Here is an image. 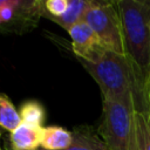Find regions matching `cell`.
<instances>
[{
	"label": "cell",
	"instance_id": "1",
	"mask_svg": "<svg viewBox=\"0 0 150 150\" xmlns=\"http://www.w3.org/2000/svg\"><path fill=\"white\" fill-rule=\"evenodd\" d=\"M81 63L98 84L102 98L120 101L134 112L150 114L146 79L128 55L105 49L97 60Z\"/></svg>",
	"mask_w": 150,
	"mask_h": 150
},
{
	"label": "cell",
	"instance_id": "2",
	"mask_svg": "<svg viewBox=\"0 0 150 150\" xmlns=\"http://www.w3.org/2000/svg\"><path fill=\"white\" fill-rule=\"evenodd\" d=\"M127 55L144 77L150 75V0H117Z\"/></svg>",
	"mask_w": 150,
	"mask_h": 150
},
{
	"label": "cell",
	"instance_id": "3",
	"mask_svg": "<svg viewBox=\"0 0 150 150\" xmlns=\"http://www.w3.org/2000/svg\"><path fill=\"white\" fill-rule=\"evenodd\" d=\"M97 131L109 150H132L134 111L120 101L102 98V117Z\"/></svg>",
	"mask_w": 150,
	"mask_h": 150
},
{
	"label": "cell",
	"instance_id": "4",
	"mask_svg": "<svg viewBox=\"0 0 150 150\" xmlns=\"http://www.w3.org/2000/svg\"><path fill=\"white\" fill-rule=\"evenodd\" d=\"M83 21L93 28L102 45L108 50L127 55L116 1L93 0V5L87 11Z\"/></svg>",
	"mask_w": 150,
	"mask_h": 150
},
{
	"label": "cell",
	"instance_id": "5",
	"mask_svg": "<svg viewBox=\"0 0 150 150\" xmlns=\"http://www.w3.org/2000/svg\"><path fill=\"white\" fill-rule=\"evenodd\" d=\"M40 0H0V33H23L42 16Z\"/></svg>",
	"mask_w": 150,
	"mask_h": 150
},
{
	"label": "cell",
	"instance_id": "6",
	"mask_svg": "<svg viewBox=\"0 0 150 150\" xmlns=\"http://www.w3.org/2000/svg\"><path fill=\"white\" fill-rule=\"evenodd\" d=\"M68 33L71 38L73 50L80 62H93L97 60L107 49L93 28L84 21L74 25Z\"/></svg>",
	"mask_w": 150,
	"mask_h": 150
},
{
	"label": "cell",
	"instance_id": "7",
	"mask_svg": "<svg viewBox=\"0 0 150 150\" xmlns=\"http://www.w3.org/2000/svg\"><path fill=\"white\" fill-rule=\"evenodd\" d=\"M71 135L73 142L66 150H109L97 129L91 125H79Z\"/></svg>",
	"mask_w": 150,
	"mask_h": 150
},
{
	"label": "cell",
	"instance_id": "8",
	"mask_svg": "<svg viewBox=\"0 0 150 150\" xmlns=\"http://www.w3.org/2000/svg\"><path fill=\"white\" fill-rule=\"evenodd\" d=\"M42 128H36L21 123L11 132V144L13 150H36L41 146Z\"/></svg>",
	"mask_w": 150,
	"mask_h": 150
},
{
	"label": "cell",
	"instance_id": "9",
	"mask_svg": "<svg viewBox=\"0 0 150 150\" xmlns=\"http://www.w3.org/2000/svg\"><path fill=\"white\" fill-rule=\"evenodd\" d=\"M73 142V135L59 125L42 128L41 146L45 150H66Z\"/></svg>",
	"mask_w": 150,
	"mask_h": 150
},
{
	"label": "cell",
	"instance_id": "10",
	"mask_svg": "<svg viewBox=\"0 0 150 150\" xmlns=\"http://www.w3.org/2000/svg\"><path fill=\"white\" fill-rule=\"evenodd\" d=\"M91 5L93 0H69V6L66 13L59 18H53L50 20H53L60 27L68 32L74 25L83 21L86 13Z\"/></svg>",
	"mask_w": 150,
	"mask_h": 150
},
{
	"label": "cell",
	"instance_id": "11",
	"mask_svg": "<svg viewBox=\"0 0 150 150\" xmlns=\"http://www.w3.org/2000/svg\"><path fill=\"white\" fill-rule=\"evenodd\" d=\"M132 150H150V114L134 112Z\"/></svg>",
	"mask_w": 150,
	"mask_h": 150
},
{
	"label": "cell",
	"instance_id": "12",
	"mask_svg": "<svg viewBox=\"0 0 150 150\" xmlns=\"http://www.w3.org/2000/svg\"><path fill=\"white\" fill-rule=\"evenodd\" d=\"M22 123L20 112L16 110L11 98L0 93V127L6 131L13 132Z\"/></svg>",
	"mask_w": 150,
	"mask_h": 150
},
{
	"label": "cell",
	"instance_id": "13",
	"mask_svg": "<svg viewBox=\"0 0 150 150\" xmlns=\"http://www.w3.org/2000/svg\"><path fill=\"white\" fill-rule=\"evenodd\" d=\"M20 116L22 120V123H26L32 127L36 128H43L42 124L46 118V111L42 104L38 101H26L20 107Z\"/></svg>",
	"mask_w": 150,
	"mask_h": 150
},
{
	"label": "cell",
	"instance_id": "14",
	"mask_svg": "<svg viewBox=\"0 0 150 150\" xmlns=\"http://www.w3.org/2000/svg\"><path fill=\"white\" fill-rule=\"evenodd\" d=\"M69 0H46L42 2V16L47 19L59 18L66 13Z\"/></svg>",
	"mask_w": 150,
	"mask_h": 150
},
{
	"label": "cell",
	"instance_id": "15",
	"mask_svg": "<svg viewBox=\"0 0 150 150\" xmlns=\"http://www.w3.org/2000/svg\"><path fill=\"white\" fill-rule=\"evenodd\" d=\"M148 96H149V103H150V75H149V79H148Z\"/></svg>",
	"mask_w": 150,
	"mask_h": 150
},
{
	"label": "cell",
	"instance_id": "16",
	"mask_svg": "<svg viewBox=\"0 0 150 150\" xmlns=\"http://www.w3.org/2000/svg\"><path fill=\"white\" fill-rule=\"evenodd\" d=\"M0 142H1V131H0Z\"/></svg>",
	"mask_w": 150,
	"mask_h": 150
},
{
	"label": "cell",
	"instance_id": "17",
	"mask_svg": "<svg viewBox=\"0 0 150 150\" xmlns=\"http://www.w3.org/2000/svg\"><path fill=\"white\" fill-rule=\"evenodd\" d=\"M0 150H2V149H1V148H0Z\"/></svg>",
	"mask_w": 150,
	"mask_h": 150
}]
</instances>
